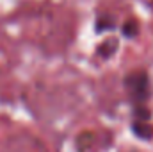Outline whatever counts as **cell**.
Returning a JSON list of instances; mask_svg holds the SVG:
<instances>
[{"label": "cell", "mask_w": 153, "mask_h": 152, "mask_svg": "<svg viewBox=\"0 0 153 152\" xmlns=\"http://www.w3.org/2000/svg\"><path fill=\"white\" fill-rule=\"evenodd\" d=\"M125 86L135 99H146L148 97V77L144 72H135L125 79Z\"/></svg>", "instance_id": "obj_1"}, {"label": "cell", "mask_w": 153, "mask_h": 152, "mask_svg": "<svg viewBox=\"0 0 153 152\" xmlns=\"http://www.w3.org/2000/svg\"><path fill=\"white\" fill-rule=\"evenodd\" d=\"M123 32H125L126 36H135V32H137V25H125V27H123Z\"/></svg>", "instance_id": "obj_2"}]
</instances>
